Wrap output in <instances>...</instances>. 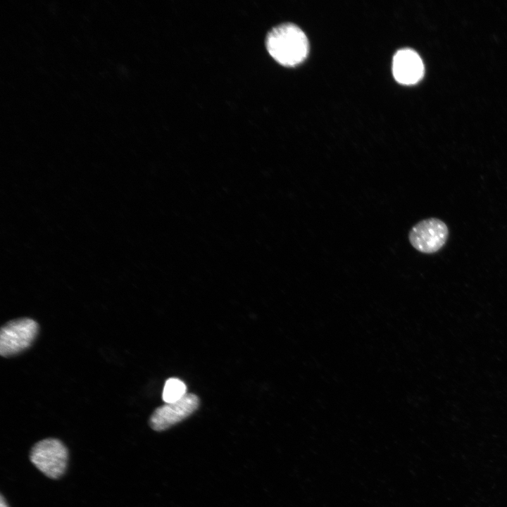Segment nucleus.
I'll return each mask as SVG.
<instances>
[{
  "label": "nucleus",
  "instance_id": "f257e3e1",
  "mask_svg": "<svg viewBox=\"0 0 507 507\" xmlns=\"http://www.w3.org/2000/svg\"><path fill=\"white\" fill-rule=\"evenodd\" d=\"M266 49L280 64L292 67L308 56L309 43L306 34L293 23H283L273 27L267 35Z\"/></svg>",
  "mask_w": 507,
  "mask_h": 507
},
{
  "label": "nucleus",
  "instance_id": "f03ea898",
  "mask_svg": "<svg viewBox=\"0 0 507 507\" xmlns=\"http://www.w3.org/2000/svg\"><path fill=\"white\" fill-rule=\"evenodd\" d=\"M39 330L37 323L23 318L10 320L0 331V354L8 358L17 355L32 344Z\"/></svg>",
  "mask_w": 507,
  "mask_h": 507
},
{
  "label": "nucleus",
  "instance_id": "7ed1b4c3",
  "mask_svg": "<svg viewBox=\"0 0 507 507\" xmlns=\"http://www.w3.org/2000/svg\"><path fill=\"white\" fill-rule=\"evenodd\" d=\"M30 458L35 466L45 475L56 479L65 470L68 451L60 440L46 439L35 444Z\"/></svg>",
  "mask_w": 507,
  "mask_h": 507
},
{
  "label": "nucleus",
  "instance_id": "20e7f679",
  "mask_svg": "<svg viewBox=\"0 0 507 507\" xmlns=\"http://www.w3.org/2000/svg\"><path fill=\"white\" fill-rule=\"evenodd\" d=\"M449 234L446 224L437 218H428L420 221L409 232L411 245L425 254H432L445 244Z\"/></svg>",
  "mask_w": 507,
  "mask_h": 507
},
{
  "label": "nucleus",
  "instance_id": "39448f33",
  "mask_svg": "<svg viewBox=\"0 0 507 507\" xmlns=\"http://www.w3.org/2000/svg\"><path fill=\"white\" fill-rule=\"evenodd\" d=\"M199 399L194 394H187L177 401L157 408L151 415L149 423L156 431L165 430L192 414L199 406Z\"/></svg>",
  "mask_w": 507,
  "mask_h": 507
},
{
  "label": "nucleus",
  "instance_id": "423d86ee",
  "mask_svg": "<svg viewBox=\"0 0 507 507\" xmlns=\"http://www.w3.org/2000/svg\"><path fill=\"white\" fill-rule=\"evenodd\" d=\"M392 73L399 83L413 84L423 77L424 65L421 58L414 50L402 49L394 56Z\"/></svg>",
  "mask_w": 507,
  "mask_h": 507
},
{
  "label": "nucleus",
  "instance_id": "0eeeda50",
  "mask_svg": "<svg viewBox=\"0 0 507 507\" xmlns=\"http://www.w3.org/2000/svg\"><path fill=\"white\" fill-rule=\"evenodd\" d=\"M187 394V386L180 379L172 377L166 380L162 398L165 403H174Z\"/></svg>",
  "mask_w": 507,
  "mask_h": 507
},
{
  "label": "nucleus",
  "instance_id": "6e6552de",
  "mask_svg": "<svg viewBox=\"0 0 507 507\" xmlns=\"http://www.w3.org/2000/svg\"><path fill=\"white\" fill-rule=\"evenodd\" d=\"M0 507H8L6 501L4 500L3 496H1Z\"/></svg>",
  "mask_w": 507,
  "mask_h": 507
}]
</instances>
